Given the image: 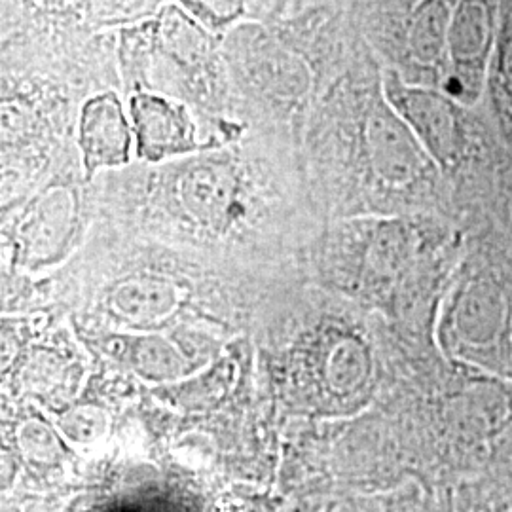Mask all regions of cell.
<instances>
[{
	"label": "cell",
	"instance_id": "obj_1",
	"mask_svg": "<svg viewBox=\"0 0 512 512\" xmlns=\"http://www.w3.org/2000/svg\"><path fill=\"white\" fill-rule=\"evenodd\" d=\"M128 143V120L120 101L112 93L90 99L80 122V145L88 167L124 162Z\"/></svg>",
	"mask_w": 512,
	"mask_h": 512
},
{
	"label": "cell",
	"instance_id": "obj_2",
	"mask_svg": "<svg viewBox=\"0 0 512 512\" xmlns=\"http://www.w3.org/2000/svg\"><path fill=\"white\" fill-rule=\"evenodd\" d=\"M131 114L141 148L148 154L164 156L192 145V124L183 105L143 93L133 97Z\"/></svg>",
	"mask_w": 512,
	"mask_h": 512
}]
</instances>
